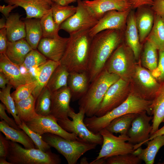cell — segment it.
<instances>
[{"instance_id": "obj_2", "label": "cell", "mask_w": 164, "mask_h": 164, "mask_svg": "<svg viewBox=\"0 0 164 164\" xmlns=\"http://www.w3.org/2000/svg\"><path fill=\"white\" fill-rule=\"evenodd\" d=\"M153 101L143 99L131 92L127 99L122 103L101 117L94 115L84 119L85 125L92 132H99L105 128L114 119L129 113L139 114L146 112L152 115Z\"/></svg>"}, {"instance_id": "obj_17", "label": "cell", "mask_w": 164, "mask_h": 164, "mask_svg": "<svg viewBox=\"0 0 164 164\" xmlns=\"http://www.w3.org/2000/svg\"><path fill=\"white\" fill-rule=\"evenodd\" d=\"M83 2L90 13L98 20L109 11H125L132 8L128 0H84Z\"/></svg>"}, {"instance_id": "obj_8", "label": "cell", "mask_w": 164, "mask_h": 164, "mask_svg": "<svg viewBox=\"0 0 164 164\" xmlns=\"http://www.w3.org/2000/svg\"><path fill=\"white\" fill-rule=\"evenodd\" d=\"M130 82L131 92L148 101L154 99L161 86L151 72L138 64Z\"/></svg>"}, {"instance_id": "obj_37", "label": "cell", "mask_w": 164, "mask_h": 164, "mask_svg": "<svg viewBox=\"0 0 164 164\" xmlns=\"http://www.w3.org/2000/svg\"><path fill=\"white\" fill-rule=\"evenodd\" d=\"M40 23L43 38H53L59 36L60 26L55 22L51 9L40 19Z\"/></svg>"}, {"instance_id": "obj_30", "label": "cell", "mask_w": 164, "mask_h": 164, "mask_svg": "<svg viewBox=\"0 0 164 164\" xmlns=\"http://www.w3.org/2000/svg\"><path fill=\"white\" fill-rule=\"evenodd\" d=\"M26 32L25 39L32 49L36 50L43 38L40 19H26L24 21Z\"/></svg>"}, {"instance_id": "obj_6", "label": "cell", "mask_w": 164, "mask_h": 164, "mask_svg": "<svg viewBox=\"0 0 164 164\" xmlns=\"http://www.w3.org/2000/svg\"><path fill=\"white\" fill-rule=\"evenodd\" d=\"M42 138L55 149L66 159L68 164H76L86 152L95 149L97 144L88 142L80 138L69 140L55 134L46 133Z\"/></svg>"}, {"instance_id": "obj_40", "label": "cell", "mask_w": 164, "mask_h": 164, "mask_svg": "<svg viewBox=\"0 0 164 164\" xmlns=\"http://www.w3.org/2000/svg\"><path fill=\"white\" fill-rule=\"evenodd\" d=\"M12 87V85L8 84L5 88L0 90V100L5 106L8 112L12 115L16 124L19 125L22 122L17 115L15 103L10 94Z\"/></svg>"}, {"instance_id": "obj_28", "label": "cell", "mask_w": 164, "mask_h": 164, "mask_svg": "<svg viewBox=\"0 0 164 164\" xmlns=\"http://www.w3.org/2000/svg\"><path fill=\"white\" fill-rule=\"evenodd\" d=\"M0 130L7 139L21 143L26 149L35 148L34 142L23 130L11 127L4 120L0 122Z\"/></svg>"}, {"instance_id": "obj_47", "label": "cell", "mask_w": 164, "mask_h": 164, "mask_svg": "<svg viewBox=\"0 0 164 164\" xmlns=\"http://www.w3.org/2000/svg\"><path fill=\"white\" fill-rule=\"evenodd\" d=\"M9 146V140L0 134V157L6 159Z\"/></svg>"}, {"instance_id": "obj_54", "label": "cell", "mask_w": 164, "mask_h": 164, "mask_svg": "<svg viewBox=\"0 0 164 164\" xmlns=\"http://www.w3.org/2000/svg\"><path fill=\"white\" fill-rule=\"evenodd\" d=\"M90 164H106V159L101 158L97 159H94L89 163Z\"/></svg>"}, {"instance_id": "obj_9", "label": "cell", "mask_w": 164, "mask_h": 164, "mask_svg": "<svg viewBox=\"0 0 164 164\" xmlns=\"http://www.w3.org/2000/svg\"><path fill=\"white\" fill-rule=\"evenodd\" d=\"M85 115L84 110L79 109L77 113L71 107L68 113V118L57 120L59 125L64 130L70 133L75 134L80 138L86 142L97 144L102 145L103 138L99 133H94L87 127L84 120Z\"/></svg>"}, {"instance_id": "obj_43", "label": "cell", "mask_w": 164, "mask_h": 164, "mask_svg": "<svg viewBox=\"0 0 164 164\" xmlns=\"http://www.w3.org/2000/svg\"><path fill=\"white\" fill-rule=\"evenodd\" d=\"M105 159L107 164H138L142 161L134 153L117 155Z\"/></svg>"}, {"instance_id": "obj_4", "label": "cell", "mask_w": 164, "mask_h": 164, "mask_svg": "<svg viewBox=\"0 0 164 164\" xmlns=\"http://www.w3.org/2000/svg\"><path fill=\"white\" fill-rule=\"evenodd\" d=\"M120 78L104 68L90 83L87 91L79 100V109L84 110L87 117L95 115L107 91Z\"/></svg>"}, {"instance_id": "obj_36", "label": "cell", "mask_w": 164, "mask_h": 164, "mask_svg": "<svg viewBox=\"0 0 164 164\" xmlns=\"http://www.w3.org/2000/svg\"><path fill=\"white\" fill-rule=\"evenodd\" d=\"M52 93L46 87L42 90L36 100L35 110L41 116L50 115L52 101Z\"/></svg>"}, {"instance_id": "obj_24", "label": "cell", "mask_w": 164, "mask_h": 164, "mask_svg": "<svg viewBox=\"0 0 164 164\" xmlns=\"http://www.w3.org/2000/svg\"><path fill=\"white\" fill-rule=\"evenodd\" d=\"M32 50L25 39H23L14 42L8 41L5 54L11 61L20 67Z\"/></svg>"}, {"instance_id": "obj_50", "label": "cell", "mask_w": 164, "mask_h": 164, "mask_svg": "<svg viewBox=\"0 0 164 164\" xmlns=\"http://www.w3.org/2000/svg\"><path fill=\"white\" fill-rule=\"evenodd\" d=\"M18 6L15 5L8 4L5 6V5L0 6V12L4 15L6 19L9 16V13L15 8Z\"/></svg>"}, {"instance_id": "obj_55", "label": "cell", "mask_w": 164, "mask_h": 164, "mask_svg": "<svg viewBox=\"0 0 164 164\" xmlns=\"http://www.w3.org/2000/svg\"><path fill=\"white\" fill-rule=\"evenodd\" d=\"M6 21H5V19L3 17L0 19V29L6 27Z\"/></svg>"}, {"instance_id": "obj_12", "label": "cell", "mask_w": 164, "mask_h": 164, "mask_svg": "<svg viewBox=\"0 0 164 164\" xmlns=\"http://www.w3.org/2000/svg\"><path fill=\"white\" fill-rule=\"evenodd\" d=\"M77 2L75 13L60 26V29L65 31L70 35L81 31L90 30L98 21L90 13L83 1L77 0Z\"/></svg>"}, {"instance_id": "obj_38", "label": "cell", "mask_w": 164, "mask_h": 164, "mask_svg": "<svg viewBox=\"0 0 164 164\" xmlns=\"http://www.w3.org/2000/svg\"><path fill=\"white\" fill-rule=\"evenodd\" d=\"M47 61L46 57L40 52L32 49L27 54L20 67L26 73H29L32 70L42 66Z\"/></svg>"}, {"instance_id": "obj_29", "label": "cell", "mask_w": 164, "mask_h": 164, "mask_svg": "<svg viewBox=\"0 0 164 164\" xmlns=\"http://www.w3.org/2000/svg\"><path fill=\"white\" fill-rule=\"evenodd\" d=\"M152 129L150 135L157 131L164 120V82L161 83L160 88L153 100L152 104Z\"/></svg>"}, {"instance_id": "obj_21", "label": "cell", "mask_w": 164, "mask_h": 164, "mask_svg": "<svg viewBox=\"0 0 164 164\" xmlns=\"http://www.w3.org/2000/svg\"><path fill=\"white\" fill-rule=\"evenodd\" d=\"M90 83L87 71L70 72L67 86L71 92L72 100H79L87 91Z\"/></svg>"}, {"instance_id": "obj_39", "label": "cell", "mask_w": 164, "mask_h": 164, "mask_svg": "<svg viewBox=\"0 0 164 164\" xmlns=\"http://www.w3.org/2000/svg\"><path fill=\"white\" fill-rule=\"evenodd\" d=\"M53 19L59 26L73 15L77 10L73 5H61L54 2L51 5Z\"/></svg>"}, {"instance_id": "obj_57", "label": "cell", "mask_w": 164, "mask_h": 164, "mask_svg": "<svg viewBox=\"0 0 164 164\" xmlns=\"http://www.w3.org/2000/svg\"><path fill=\"white\" fill-rule=\"evenodd\" d=\"M80 163L81 164H89L87 160V159L86 157H84L81 159L80 161Z\"/></svg>"}, {"instance_id": "obj_1", "label": "cell", "mask_w": 164, "mask_h": 164, "mask_svg": "<svg viewBox=\"0 0 164 164\" xmlns=\"http://www.w3.org/2000/svg\"><path fill=\"white\" fill-rule=\"evenodd\" d=\"M122 33L118 30L108 29L93 37L87 70L90 83L103 70L111 55L122 42Z\"/></svg>"}, {"instance_id": "obj_7", "label": "cell", "mask_w": 164, "mask_h": 164, "mask_svg": "<svg viewBox=\"0 0 164 164\" xmlns=\"http://www.w3.org/2000/svg\"><path fill=\"white\" fill-rule=\"evenodd\" d=\"M135 60L132 50L122 42L111 55L104 68L109 73L130 82L135 70Z\"/></svg>"}, {"instance_id": "obj_53", "label": "cell", "mask_w": 164, "mask_h": 164, "mask_svg": "<svg viewBox=\"0 0 164 164\" xmlns=\"http://www.w3.org/2000/svg\"><path fill=\"white\" fill-rule=\"evenodd\" d=\"M163 122H164V120ZM163 135H164V125L160 129H159L157 131L151 135L148 141L152 140L156 136Z\"/></svg>"}, {"instance_id": "obj_59", "label": "cell", "mask_w": 164, "mask_h": 164, "mask_svg": "<svg viewBox=\"0 0 164 164\" xmlns=\"http://www.w3.org/2000/svg\"><path fill=\"white\" fill-rule=\"evenodd\" d=\"M26 0V1H29V0Z\"/></svg>"}, {"instance_id": "obj_23", "label": "cell", "mask_w": 164, "mask_h": 164, "mask_svg": "<svg viewBox=\"0 0 164 164\" xmlns=\"http://www.w3.org/2000/svg\"><path fill=\"white\" fill-rule=\"evenodd\" d=\"M142 6L138 8L135 19L141 43L146 40L153 26L155 15L153 10Z\"/></svg>"}, {"instance_id": "obj_44", "label": "cell", "mask_w": 164, "mask_h": 164, "mask_svg": "<svg viewBox=\"0 0 164 164\" xmlns=\"http://www.w3.org/2000/svg\"><path fill=\"white\" fill-rule=\"evenodd\" d=\"M156 68L152 72V74L160 83L164 82V50H159Z\"/></svg>"}, {"instance_id": "obj_20", "label": "cell", "mask_w": 164, "mask_h": 164, "mask_svg": "<svg viewBox=\"0 0 164 164\" xmlns=\"http://www.w3.org/2000/svg\"><path fill=\"white\" fill-rule=\"evenodd\" d=\"M8 4L20 6L25 10L26 19H41L51 9V5L45 0H5Z\"/></svg>"}, {"instance_id": "obj_34", "label": "cell", "mask_w": 164, "mask_h": 164, "mask_svg": "<svg viewBox=\"0 0 164 164\" xmlns=\"http://www.w3.org/2000/svg\"><path fill=\"white\" fill-rule=\"evenodd\" d=\"M69 74L66 68L60 64L53 72L46 87L52 93L67 87Z\"/></svg>"}, {"instance_id": "obj_56", "label": "cell", "mask_w": 164, "mask_h": 164, "mask_svg": "<svg viewBox=\"0 0 164 164\" xmlns=\"http://www.w3.org/2000/svg\"><path fill=\"white\" fill-rule=\"evenodd\" d=\"M0 164H12V163L9 162L6 159L4 158H0Z\"/></svg>"}, {"instance_id": "obj_42", "label": "cell", "mask_w": 164, "mask_h": 164, "mask_svg": "<svg viewBox=\"0 0 164 164\" xmlns=\"http://www.w3.org/2000/svg\"><path fill=\"white\" fill-rule=\"evenodd\" d=\"M19 126L31 138L37 149L44 152L50 150L51 146L43 139L41 135L30 129L24 122H22Z\"/></svg>"}, {"instance_id": "obj_45", "label": "cell", "mask_w": 164, "mask_h": 164, "mask_svg": "<svg viewBox=\"0 0 164 164\" xmlns=\"http://www.w3.org/2000/svg\"><path fill=\"white\" fill-rule=\"evenodd\" d=\"M6 109L5 105L2 103H0V117L1 119H3L6 123L11 127L18 130H21L19 125L16 124L15 119L9 117L6 114Z\"/></svg>"}, {"instance_id": "obj_16", "label": "cell", "mask_w": 164, "mask_h": 164, "mask_svg": "<svg viewBox=\"0 0 164 164\" xmlns=\"http://www.w3.org/2000/svg\"><path fill=\"white\" fill-rule=\"evenodd\" d=\"M131 9L125 11L112 10L105 14L96 25L89 30L93 37L99 32L108 29L122 31L125 26L128 16Z\"/></svg>"}, {"instance_id": "obj_22", "label": "cell", "mask_w": 164, "mask_h": 164, "mask_svg": "<svg viewBox=\"0 0 164 164\" xmlns=\"http://www.w3.org/2000/svg\"><path fill=\"white\" fill-rule=\"evenodd\" d=\"M125 38L126 45L132 51L135 60H138L142 50L138 30L136 26L135 14L131 10L126 21Z\"/></svg>"}, {"instance_id": "obj_3", "label": "cell", "mask_w": 164, "mask_h": 164, "mask_svg": "<svg viewBox=\"0 0 164 164\" xmlns=\"http://www.w3.org/2000/svg\"><path fill=\"white\" fill-rule=\"evenodd\" d=\"M89 30L70 35L64 55L60 62L68 71H87L91 45L93 37Z\"/></svg>"}, {"instance_id": "obj_5", "label": "cell", "mask_w": 164, "mask_h": 164, "mask_svg": "<svg viewBox=\"0 0 164 164\" xmlns=\"http://www.w3.org/2000/svg\"><path fill=\"white\" fill-rule=\"evenodd\" d=\"M6 159L12 164H59L61 162L59 155L50 150L44 152L37 149L24 148L10 140Z\"/></svg>"}, {"instance_id": "obj_13", "label": "cell", "mask_w": 164, "mask_h": 164, "mask_svg": "<svg viewBox=\"0 0 164 164\" xmlns=\"http://www.w3.org/2000/svg\"><path fill=\"white\" fill-rule=\"evenodd\" d=\"M153 118L146 112L138 114L132 121L127 135L128 142L134 145L135 150L145 143L149 138L152 129L150 122Z\"/></svg>"}, {"instance_id": "obj_58", "label": "cell", "mask_w": 164, "mask_h": 164, "mask_svg": "<svg viewBox=\"0 0 164 164\" xmlns=\"http://www.w3.org/2000/svg\"><path fill=\"white\" fill-rule=\"evenodd\" d=\"M48 2L51 5L53 3V2H52L51 0H45Z\"/></svg>"}, {"instance_id": "obj_15", "label": "cell", "mask_w": 164, "mask_h": 164, "mask_svg": "<svg viewBox=\"0 0 164 164\" xmlns=\"http://www.w3.org/2000/svg\"><path fill=\"white\" fill-rule=\"evenodd\" d=\"M0 71L8 79L9 84L15 89L36 79L31 73L22 72L20 67L11 61L5 53L0 54Z\"/></svg>"}, {"instance_id": "obj_51", "label": "cell", "mask_w": 164, "mask_h": 164, "mask_svg": "<svg viewBox=\"0 0 164 164\" xmlns=\"http://www.w3.org/2000/svg\"><path fill=\"white\" fill-rule=\"evenodd\" d=\"M9 84V81L6 76L0 71V87L2 89L5 88L6 84Z\"/></svg>"}, {"instance_id": "obj_10", "label": "cell", "mask_w": 164, "mask_h": 164, "mask_svg": "<svg viewBox=\"0 0 164 164\" xmlns=\"http://www.w3.org/2000/svg\"><path fill=\"white\" fill-rule=\"evenodd\" d=\"M103 138L102 146L98 155L95 159L101 158L106 159L118 155L134 153L135 150L134 145L126 142L129 139L127 135H120L117 136L106 128L99 132Z\"/></svg>"}, {"instance_id": "obj_52", "label": "cell", "mask_w": 164, "mask_h": 164, "mask_svg": "<svg viewBox=\"0 0 164 164\" xmlns=\"http://www.w3.org/2000/svg\"><path fill=\"white\" fill-rule=\"evenodd\" d=\"M77 0H51L53 2L61 5H67Z\"/></svg>"}, {"instance_id": "obj_41", "label": "cell", "mask_w": 164, "mask_h": 164, "mask_svg": "<svg viewBox=\"0 0 164 164\" xmlns=\"http://www.w3.org/2000/svg\"><path fill=\"white\" fill-rule=\"evenodd\" d=\"M38 85L36 79L34 80L18 87L11 94L15 102L26 99L29 97Z\"/></svg>"}, {"instance_id": "obj_25", "label": "cell", "mask_w": 164, "mask_h": 164, "mask_svg": "<svg viewBox=\"0 0 164 164\" xmlns=\"http://www.w3.org/2000/svg\"><path fill=\"white\" fill-rule=\"evenodd\" d=\"M21 16L18 13L13 14L6 19L5 28L9 42H14L26 38L25 24L20 19Z\"/></svg>"}, {"instance_id": "obj_48", "label": "cell", "mask_w": 164, "mask_h": 164, "mask_svg": "<svg viewBox=\"0 0 164 164\" xmlns=\"http://www.w3.org/2000/svg\"><path fill=\"white\" fill-rule=\"evenodd\" d=\"M8 39L6 28L0 30V54L5 53L8 45Z\"/></svg>"}, {"instance_id": "obj_27", "label": "cell", "mask_w": 164, "mask_h": 164, "mask_svg": "<svg viewBox=\"0 0 164 164\" xmlns=\"http://www.w3.org/2000/svg\"><path fill=\"white\" fill-rule=\"evenodd\" d=\"M60 64V62L49 60L38 68L36 76L38 85L32 94L36 100L42 90L46 87L54 70Z\"/></svg>"}, {"instance_id": "obj_33", "label": "cell", "mask_w": 164, "mask_h": 164, "mask_svg": "<svg viewBox=\"0 0 164 164\" xmlns=\"http://www.w3.org/2000/svg\"><path fill=\"white\" fill-rule=\"evenodd\" d=\"M138 114L129 113L118 117L113 119L105 128L113 133L127 135L132 121Z\"/></svg>"}, {"instance_id": "obj_18", "label": "cell", "mask_w": 164, "mask_h": 164, "mask_svg": "<svg viewBox=\"0 0 164 164\" xmlns=\"http://www.w3.org/2000/svg\"><path fill=\"white\" fill-rule=\"evenodd\" d=\"M69 39V37L59 36L53 38H42L37 48L49 60L60 62L65 53Z\"/></svg>"}, {"instance_id": "obj_46", "label": "cell", "mask_w": 164, "mask_h": 164, "mask_svg": "<svg viewBox=\"0 0 164 164\" xmlns=\"http://www.w3.org/2000/svg\"><path fill=\"white\" fill-rule=\"evenodd\" d=\"M152 9L155 14L164 20V0H154Z\"/></svg>"}, {"instance_id": "obj_26", "label": "cell", "mask_w": 164, "mask_h": 164, "mask_svg": "<svg viewBox=\"0 0 164 164\" xmlns=\"http://www.w3.org/2000/svg\"><path fill=\"white\" fill-rule=\"evenodd\" d=\"M147 147L136 149L135 153L146 164H153L159 149L164 146V135H159L147 142Z\"/></svg>"}, {"instance_id": "obj_32", "label": "cell", "mask_w": 164, "mask_h": 164, "mask_svg": "<svg viewBox=\"0 0 164 164\" xmlns=\"http://www.w3.org/2000/svg\"><path fill=\"white\" fill-rule=\"evenodd\" d=\"M146 40L157 50H164V20L156 14L153 27Z\"/></svg>"}, {"instance_id": "obj_49", "label": "cell", "mask_w": 164, "mask_h": 164, "mask_svg": "<svg viewBox=\"0 0 164 164\" xmlns=\"http://www.w3.org/2000/svg\"><path fill=\"white\" fill-rule=\"evenodd\" d=\"M131 4L132 8H138L147 5H152L154 0H128Z\"/></svg>"}, {"instance_id": "obj_35", "label": "cell", "mask_w": 164, "mask_h": 164, "mask_svg": "<svg viewBox=\"0 0 164 164\" xmlns=\"http://www.w3.org/2000/svg\"><path fill=\"white\" fill-rule=\"evenodd\" d=\"M146 40L141 63L142 66L152 72L156 68L158 64L157 50L149 41Z\"/></svg>"}, {"instance_id": "obj_19", "label": "cell", "mask_w": 164, "mask_h": 164, "mask_svg": "<svg viewBox=\"0 0 164 164\" xmlns=\"http://www.w3.org/2000/svg\"><path fill=\"white\" fill-rule=\"evenodd\" d=\"M71 95L68 86L64 87L52 93L50 115L57 119L68 118Z\"/></svg>"}, {"instance_id": "obj_14", "label": "cell", "mask_w": 164, "mask_h": 164, "mask_svg": "<svg viewBox=\"0 0 164 164\" xmlns=\"http://www.w3.org/2000/svg\"><path fill=\"white\" fill-rule=\"evenodd\" d=\"M57 121L56 118L50 115L40 116L25 123L30 129L41 135L49 133L69 140H76L79 138L75 134L68 132L64 130L59 125Z\"/></svg>"}, {"instance_id": "obj_11", "label": "cell", "mask_w": 164, "mask_h": 164, "mask_svg": "<svg viewBox=\"0 0 164 164\" xmlns=\"http://www.w3.org/2000/svg\"><path fill=\"white\" fill-rule=\"evenodd\" d=\"M131 92L130 82L120 78L108 88L95 115L102 116L117 107L127 99Z\"/></svg>"}, {"instance_id": "obj_31", "label": "cell", "mask_w": 164, "mask_h": 164, "mask_svg": "<svg viewBox=\"0 0 164 164\" xmlns=\"http://www.w3.org/2000/svg\"><path fill=\"white\" fill-rule=\"evenodd\" d=\"M35 102L32 94L26 99L15 102L17 115L22 122L26 123L40 116L35 111Z\"/></svg>"}]
</instances>
